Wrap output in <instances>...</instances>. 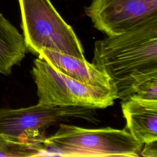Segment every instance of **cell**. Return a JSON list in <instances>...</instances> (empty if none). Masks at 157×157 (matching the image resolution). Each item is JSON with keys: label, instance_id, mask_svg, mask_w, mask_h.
<instances>
[{"label": "cell", "instance_id": "cell-3", "mask_svg": "<svg viewBox=\"0 0 157 157\" xmlns=\"http://www.w3.org/2000/svg\"><path fill=\"white\" fill-rule=\"evenodd\" d=\"M43 143L45 153L63 156L139 157L144 145L126 128L93 129L63 123Z\"/></svg>", "mask_w": 157, "mask_h": 157}, {"label": "cell", "instance_id": "cell-5", "mask_svg": "<svg viewBox=\"0 0 157 157\" xmlns=\"http://www.w3.org/2000/svg\"><path fill=\"white\" fill-rule=\"evenodd\" d=\"M94 110L74 106H48L39 103L23 108H1L0 134L12 141L43 143L45 137L42 132L58 122L81 118L96 124L98 120Z\"/></svg>", "mask_w": 157, "mask_h": 157}, {"label": "cell", "instance_id": "cell-12", "mask_svg": "<svg viewBox=\"0 0 157 157\" xmlns=\"http://www.w3.org/2000/svg\"><path fill=\"white\" fill-rule=\"evenodd\" d=\"M9 140L2 135L0 134V152H1L6 147Z\"/></svg>", "mask_w": 157, "mask_h": 157}, {"label": "cell", "instance_id": "cell-9", "mask_svg": "<svg viewBox=\"0 0 157 157\" xmlns=\"http://www.w3.org/2000/svg\"><path fill=\"white\" fill-rule=\"evenodd\" d=\"M26 52L23 36L0 12V74L9 75Z\"/></svg>", "mask_w": 157, "mask_h": 157}, {"label": "cell", "instance_id": "cell-1", "mask_svg": "<svg viewBox=\"0 0 157 157\" xmlns=\"http://www.w3.org/2000/svg\"><path fill=\"white\" fill-rule=\"evenodd\" d=\"M92 63L108 75L117 98L134 94L139 84L157 77V17L96 40Z\"/></svg>", "mask_w": 157, "mask_h": 157}, {"label": "cell", "instance_id": "cell-4", "mask_svg": "<svg viewBox=\"0 0 157 157\" xmlns=\"http://www.w3.org/2000/svg\"><path fill=\"white\" fill-rule=\"evenodd\" d=\"M31 74L38 103L43 105L104 109L112 105L117 99L115 90L78 82L39 58L34 61Z\"/></svg>", "mask_w": 157, "mask_h": 157}, {"label": "cell", "instance_id": "cell-10", "mask_svg": "<svg viewBox=\"0 0 157 157\" xmlns=\"http://www.w3.org/2000/svg\"><path fill=\"white\" fill-rule=\"evenodd\" d=\"M134 94L144 99L157 100V77H151L139 84Z\"/></svg>", "mask_w": 157, "mask_h": 157}, {"label": "cell", "instance_id": "cell-6", "mask_svg": "<svg viewBox=\"0 0 157 157\" xmlns=\"http://www.w3.org/2000/svg\"><path fill=\"white\" fill-rule=\"evenodd\" d=\"M85 12L95 28L117 36L157 17V0H92Z\"/></svg>", "mask_w": 157, "mask_h": 157}, {"label": "cell", "instance_id": "cell-2", "mask_svg": "<svg viewBox=\"0 0 157 157\" xmlns=\"http://www.w3.org/2000/svg\"><path fill=\"white\" fill-rule=\"evenodd\" d=\"M18 1L26 50L36 55L45 50L85 59L79 38L50 0Z\"/></svg>", "mask_w": 157, "mask_h": 157}, {"label": "cell", "instance_id": "cell-7", "mask_svg": "<svg viewBox=\"0 0 157 157\" xmlns=\"http://www.w3.org/2000/svg\"><path fill=\"white\" fill-rule=\"evenodd\" d=\"M121 105L126 128L136 140L143 144L157 141V100L132 94Z\"/></svg>", "mask_w": 157, "mask_h": 157}, {"label": "cell", "instance_id": "cell-8", "mask_svg": "<svg viewBox=\"0 0 157 157\" xmlns=\"http://www.w3.org/2000/svg\"><path fill=\"white\" fill-rule=\"evenodd\" d=\"M38 58L43 59L59 72L78 82L91 86L115 91L108 75L93 63L64 54L41 50Z\"/></svg>", "mask_w": 157, "mask_h": 157}, {"label": "cell", "instance_id": "cell-11", "mask_svg": "<svg viewBox=\"0 0 157 157\" xmlns=\"http://www.w3.org/2000/svg\"><path fill=\"white\" fill-rule=\"evenodd\" d=\"M140 156L148 157L157 156V141L145 144L140 152Z\"/></svg>", "mask_w": 157, "mask_h": 157}]
</instances>
